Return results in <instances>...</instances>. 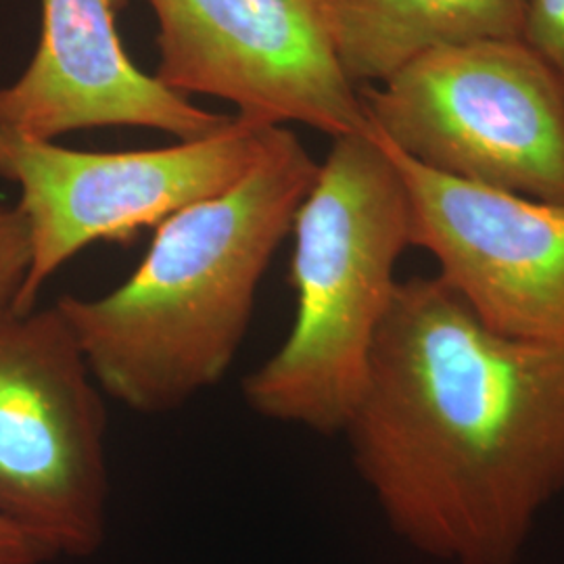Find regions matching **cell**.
<instances>
[{
  "label": "cell",
  "mask_w": 564,
  "mask_h": 564,
  "mask_svg": "<svg viewBox=\"0 0 564 564\" xmlns=\"http://www.w3.org/2000/svg\"><path fill=\"white\" fill-rule=\"evenodd\" d=\"M337 55L358 88L429 48L521 36V0H326Z\"/></svg>",
  "instance_id": "obj_10"
},
{
  "label": "cell",
  "mask_w": 564,
  "mask_h": 564,
  "mask_svg": "<svg viewBox=\"0 0 564 564\" xmlns=\"http://www.w3.org/2000/svg\"><path fill=\"white\" fill-rule=\"evenodd\" d=\"M105 391L59 305L0 312V514L53 558L107 540Z\"/></svg>",
  "instance_id": "obj_5"
},
{
  "label": "cell",
  "mask_w": 564,
  "mask_h": 564,
  "mask_svg": "<svg viewBox=\"0 0 564 564\" xmlns=\"http://www.w3.org/2000/svg\"><path fill=\"white\" fill-rule=\"evenodd\" d=\"M123 0H42L39 48L0 88V126L42 141L97 128H149L176 141L218 134L235 116L202 109L123 48Z\"/></svg>",
  "instance_id": "obj_9"
},
{
  "label": "cell",
  "mask_w": 564,
  "mask_h": 564,
  "mask_svg": "<svg viewBox=\"0 0 564 564\" xmlns=\"http://www.w3.org/2000/svg\"><path fill=\"white\" fill-rule=\"evenodd\" d=\"M341 435L403 544L519 564L564 491V345L491 328L437 274L400 281Z\"/></svg>",
  "instance_id": "obj_1"
},
{
  "label": "cell",
  "mask_w": 564,
  "mask_h": 564,
  "mask_svg": "<svg viewBox=\"0 0 564 564\" xmlns=\"http://www.w3.org/2000/svg\"><path fill=\"white\" fill-rule=\"evenodd\" d=\"M55 561L32 535L0 514V564H46Z\"/></svg>",
  "instance_id": "obj_13"
},
{
  "label": "cell",
  "mask_w": 564,
  "mask_h": 564,
  "mask_svg": "<svg viewBox=\"0 0 564 564\" xmlns=\"http://www.w3.org/2000/svg\"><path fill=\"white\" fill-rule=\"evenodd\" d=\"M160 23L158 78L260 126H310L330 139L370 128L347 78L326 0H149Z\"/></svg>",
  "instance_id": "obj_7"
},
{
  "label": "cell",
  "mask_w": 564,
  "mask_h": 564,
  "mask_svg": "<svg viewBox=\"0 0 564 564\" xmlns=\"http://www.w3.org/2000/svg\"><path fill=\"white\" fill-rule=\"evenodd\" d=\"M379 139L405 186L410 245L437 276L491 328L564 345V203L445 176Z\"/></svg>",
  "instance_id": "obj_8"
},
{
  "label": "cell",
  "mask_w": 564,
  "mask_h": 564,
  "mask_svg": "<svg viewBox=\"0 0 564 564\" xmlns=\"http://www.w3.org/2000/svg\"><path fill=\"white\" fill-rule=\"evenodd\" d=\"M519 41L544 61L564 86V0H521Z\"/></svg>",
  "instance_id": "obj_11"
},
{
  "label": "cell",
  "mask_w": 564,
  "mask_h": 564,
  "mask_svg": "<svg viewBox=\"0 0 564 564\" xmlns=\"http://www.w3.org/2000/svg\"><path fill=\"white\" fill-rule=\"evenodd\" d=\"M270 128L235 116L199 141L97 153L0 126V178L20 188L32 245L13 310H34L46 281L88 245L132 241L237 184L260 160Z\"/></svg>",
  "instance_id": "obj_6"
},
{
  "label": "cell",
  "mask_w": 564,
  "mask_h": 564,
  "mask_svg": "<svg viewBox=\"0 0 564 564\" xmlns=\"http://www.w3.org/2000/svg\"><path fill=\"white\" fill-rule=\"evenodd\" d=\"M318 165L291 128L272 126L241 181L155 228L128 281L57 302L107 398L160 416L223 381Z\"/></svg>",
  "instance_id": "obj_2"
},
{
  "label": "cell",
  "mask_w": 564,
  "mask_h": 564,
  "mask_svg": "<svg viewBox=\"0 0 564 564\" xmlns=\"http://www.w3.org/2000/svg\"><path fill=\"white\" fill-rule=\"evenodd\" d=\"M360 97L372 128L414 162L564 203V86L519 39L429 48Z\"/></svg>",
  "instance_id": "obj_4"
},
{
  "label": "cell",
  "mask_w": 564,
  "mask_h": 564,
  "mask_svg": "<svg viewBox=\"0 0 564 564\" xmlns=\"http://www.w3.org/2000/svg\"><path fill=\"white\" fill-rule=\"evenodd\" d=\"M291 232L295 321L242 395L262 419L341 435L412 247L405 186L372 123L333 139Z\"/></svg>",
  "instance_id": "obj_3"
},
{
  "label": "cell",
  "mask_w": 564,
  "mask_h": 564,
  "mask_svg": "<svg viewBox=\"0 0 564 564\" xmlns=\"http://www.w3.org/2000/svg\"><path fill=\"white\" fill-rule=\"evenodd\" d=\"M30 262V230L20 207L0 205V312L15 307Z\"/></svg>",
  "instance_id": "obj_12"
}]
</instances>
